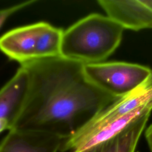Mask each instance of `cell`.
Returning <instances> with one entry per match:
<instances>
[{
	"mask_svg": "<svg viewBox=\"0 0 152 152\" xmlns=\"http://www.w3.org/2000/svg\"><path fill=\"white\" fill-rule=\"evenodd\" d=\"M20 65L28 74V90L12 129L68 138L117 99L90 82L80 62L58 56L33 59Z\"/></svg>",
	"mask_w": 152,
	"mask_h": 152,
	"instance_id": "cell-1",
	"label": "cell"
},
{
	"mask_svg": "<svg viewBox=\"0 0 152 152\" xmlns=\"http://www.w3.org/2000/svg\"><path fill=\"white\" fill-rule=\"evenodd\" d=\"M124 31L107 15L89 14L64 31L61 56L84 65L103 62L119 46Z\"/></svg>",
	"mask_w": 152,
	"mask_h": 152,
	"instance_id": "cell-2",
	"label": "cell"
},
{
	"mask_svg": "<svg viewBox=\"0 0 152 152\" xmlns=\"http://www.w3.org/2000/svg\"><path fill=\"white\" fill-rule=\"evenodd\" d=\"M84 72L96 87L118 99L152 86V69L125 62L86 64Z\"/></svg>",
	"mask_w": 152,
	"mask_h": 152,
	"instance_id": "cell-3",
	"label": "cell"
},
{
	"mask_svg": "<svg viewBox=\"0 0 152 152\" xmlns=\"http://www.w3.org/2000/svg\"><path fill=\"white\" fill-rule=\"evenodd\" d=\"M152 103L97 128L83 131L77 130L66 138L59 151L61 152H81L104 142L121 132L128 126L145 115H150Z\"/></svg>",
	"mask_w": 152,
	"mask_h": 152,
	"instance_id": "cell-4",
	"label": "cell"
},
{
	"mask_svg": "<svg viewBox=\"0 0 152 152\" xmlns=\"http://www.w3.org/2000/svg\"><path fill=\"white\" fill-rule=\"evenodd\" d=\"M107 16L124 29L152 28V10L144 0H98Z\"/></svg>",
	"mask_w": 152,
	"mask_h": 152,
	"instance_id": "cell-5",
	"label": "cell"
},
{
	"mask_svg": "<svg viewBox=\"0 0 152 152\" xmlns=\"http://www.w3.org/2000/svg\"><path fill=\"white\" fill-rule=\"evenodd\" d=\"M66 138L45 132L12 129L0 142V152H58Z\"/></svg>",
	"mask_w": 152,
	"mask_h": 152,
	"instance_id": "cell-6",
	"label": "cell"
},
{
	"mask_svg": "<svg viewBox=\"0 0 152 152\" xmlns=\"http://www.w3.org/2000/svg\"><path fill=\"white\" fill-rule=\"evenodd\" d=\"M39 22L12 29L0 37V50L21 64L35 59Z\"/></svg>",
	"mask_w": 152,
	"mask_h": 152,
	"instance_id": "cell-7",
	"label": "cell"
},
{
	"mask_svg": "<svg viewBox=\"0 0 152 152\" xmlns=\"http://www.w3.org/2000/svg\"><path fill=\"white\" fill-rule=\"evenodd\" d=\"M28 84V74L20 65L14 75L0 89V119L9 122L10 129L24 106Z\"/></svg>",
	"mask_w": 152,
	"mask_h": 152,
	"instance_id": "cell-8",
	"label": "cell"
},
{
	"mask_svg": "<svg viewBox=\"0 0 152 152\" xmlns=\"http://www.w3.org/2000/svg\"><path fill=\"white\" fill-rule=\"evenodd\" d=\"M150 115H145L113 137L81 152H135Z\"/></svg>",
	"mask_w": 152,
	"mask_h": 152,
	"instance_id": "cell-9",
	"label": "cell"
},
{
	"mask_svg": "<svg viewBox=\"0 0 152 152\" xmlns=\"http://www.w3.org/2000/svg\"><path fill=\"white\" fill-rule=\"evenodd\" d=\"M64 30L46 22H39L35 59L61 56Z\"/></svg>",
	"mask_w": 152,
	"mask_h": 152,
	"instance_id": "cell-10",
	"label": "cell"
},
{
	"mask_svg": "<svg viewBox=\"0 0 152 152\" xmlns=\"http://www.w3.org/2000/svg\"><path fill=\"white\" fill-rule=\"evenodd\" d=\"M36 1H28L23 2L22 3L15 5L14 6L0 10V28L2 26L6 20L14 13L20 11V10L26 8L31 4L35 3Z\"/></svg>",
	"mask_w": 152,
	"mask_h": 152,
	"instance_id": "cell-11",
	"label": "cell"
},
{
	"mask_svg": "<svg viewBox=\"0 0 152 152\" xmlns=\"http://www.w3.org/2000/svg\"><path fill=\"white\" fill-rule=\"evenodd\" d=\"M145 138L150 152H152V124L150 125L145 131Z\"/></svg>",
	"mask_w": 152,
	"mask_h": 152,
	"instance_id": "cell-12",
	"label": "cell"
},
{
	"mask_svg": "<svg viewBox=\"0 0 152 152\" xmlns=\"http://www.w3.org/2000/svg\"><path fill=\"white\" fill-rule=\"evenodd\" d=\"M6 129H10L9 122L5 119H0V133Z\"/></svg>",
	"mask_w": 152,
	"mask_h": 152,
	"instance_id": "cell-13",
	"label": "cell"
},
{
	"mask_svg": "<svg viewBox=\"0 0 152 152\" xmlns=\"http://www.w3.org/2000/svg\"><path fill=\"white\" fill-rule=\"evenodd\" d=\"M145 3L152 10V0H144Z\"/></svg>",
	"mask_w": 152,
	"mask_h": 152,
	"instance_id": "cell-14",
	"label": "cell"
}]
</instances>
